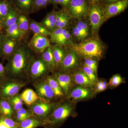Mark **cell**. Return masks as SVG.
<instances>
[{
    "mask_svg": "<svg viewBox=\"0 0 128 128\" xmlns=\"http://www.w3.org/2000/svg\"><path fill=\"white\" fill-rule=\"evenodd\" d=\"M123 78L119 74H116L112 76L110 78L108 82V86L112 89L120 85L124 82Z\"/></svg>",
    "mask_w": 128,
    "mask_h": 128,
    "instance_id": "obj_34",
    "label": "cell"
},
{
    "mask_svg": "<svg viewBox=\"0 0 128 128\" xmlns=\"http://www.w3.org/2000/svg\"><path fill=\"white\" fill-rule=\"evenodd\" d=\"M33 52L38 54H41L50 45V41L47 36L34 34L27 44Z\"/></svg>",
    "mask_w": 128,
    "mask_h": 128,
    "instance_id": "obj_10",
    "label": "cell"
},
{
    "mask_svg": "<svg viewBox=\"0 0 128 128\" xmlns=\"http://www.w3.org/2000/svg\"><path fill=\"white\" fill-rule=\"evenodd\" d=\"M65 28H56L54 30L50 32V42L54 43V42L60 36L63 32Z\"/></svg>",
    "mask_w": 128,
    "mask_h": 128,
    "instance_id": "obj_38",
    "label": "cell"
},
{
    "mask_svg": "<svg viewBox=\"0 0 128 128\" xmlns=\"http://www.w3.org/2000/svg\"><path fill=\"white\" fill-rule=\"evenodd\" d=\"M50 71L41 57L35 58L31 63L28 71V80L33 82L44 79Z\"/></svg>",
    "mask_w": 128,
    "mask_h": 128,
    "instance_id": "obj_6",
    "label": "cell"
},
{
    "mask_svg": "<svg viewBox=\"0 0 128 128\" xmlns=\"http://www.w3.org/2000/svg\"><path fill=\"white\" fill-rule=\"evenodd\" d=\"M4 32L6 36L14 40L19 41L24 38L23 35L18 28L17 22L7 28Z\"/></svg>",
    "mask_w": 128,
    "mask_h": 128,
    "instance_id": "obj_27",
    "label": "cell"
},
{
    "mask_svg": "<svg viewBox=\"0 0 128 128\" xmlns=\"http://www.w3.org/2000/svg\"><path fill=\"white\" fill-rule=\"evenodd\" d=\"M25 85L23 81L6 77L0 83V98L8 99L17 95Z\"/></svg>",
    "mask_w": 128,
    "mask_h": 128,
    "instance_id": "obj_5",
    "label": "cell"
},
{
    "mask_svg": "<svg viewBox=\"0 0 128 128\" xmlns=\"http://www.w3.org/2000/svg\"><path fill=\"white\" fill-rule=\"evenodd\" d=\"M29 30L34 34H39L44 36H50V32L40 23L34 20H29Z\"/></svg>",
    "mask_w": 128,
    "mask_h": 128,
    "instance_id": "obj_25",
    "label": "cell"
},
{
    "mask_svg": "<svg viewBox=\"0 0 128 128\" xmlns=\"http://www.w3.org/2000/svg\"><path fill=\"white\" fill-rule=\"evenodd\" d=\"M34 57L27 45L19 43L13 54L7 60L5 66L6 77L23 81L28 80V70Z\"/></svg>",
    "mask_w": 128,
    "mask_h": 128,
    "instance_id": "obj_1",
    "label": "cell"
},
{
    "mask_svg": "<svg viewBox=\"0 0 128 128\" xmlns=\"http://www.w3.org/2000/svg\"><path fill=\"white\" fill-rule=\"evenodd\" d=\"M36 92L41 98L50 102L56 98L54 92L44 78L33 82Z\"/></svg>",
    "mask_w": 128,
    "mask_h": 128,
    "instance_id": "obj_12",
    "label": "cell"
},
{
    "mask_svg": "<svg viewBox=\"0 0 128 128\" xmlns=\"http://www.w3.org/2000/svg\"><path fill=\"white\" fill-rule=\"evenodd\" d=\"M60 0H51V3L54 6L59 4Z\"/></svg>",
    "mask_w": 128,
    "mask_h": 128,
    "instance_id": "obj_47",
    "label": "cell"
},
{
    "mask_svg": "<svg viewBox=\"0 0 128 128\" xmlns=\"http://www.w3.org/2000/svg\"><path fill=\"white\" fill-rule=\"evenodd\" d=\"M0 120L9 128H18L19 123L16 122L12 118L7 117H0Z\"/></svg>",
    "mask_w": 128,
    "mask_h": 128,
    "instance_id": "obj_36",
    "label": "cell"
},
{
    "mask_svg": "<svg viewBox=\"0 0 128 128\" xmlns=\"http://www.w3.org/2000/svg\"><path fill=\"white\" fill-rule=\"evenodd\" d=\"M88 17L92 34L96 36L100 28L105 21L104 8L98 2L90 4Z\"/></svg>",
    "mask_w": 128,
    "mask_h": 128,
    "instance_id": "obj_4",
    "label": "cell"
},
{
    "mask_svg": "<svg viewBox=\"0 0 128 128\" xmlns=\"http://www.w3.org/2000/svg\"><path fill=\"white\" fill-rule=\"evenodd\" d=\"M5 35V34L4 33H0V57H1L2 54V43H3Z\"/></svg>",
    "mask_w": 128,
    "mask_h": 128,
    "instance_id": "obj_44",
    "label": "cell"
},
{
    "mask_svg": "<svg viewBox=\"0 0 128 128\" xmlns=\"http://www.w3.org/2000/svg\"><path fill=\"white\" fill-rule=\"evenodd\" d=\"M0 128H9L4 123L0 120Z\"/></svg>",
    "mask_w": 128,
    "mask_h": 128,
    "instance_id": "obj_48",
    "label": "cell"
},
{
    "mask_svg": "<svg viewBox=\"0 0 128 128\" xmlns=\"http://www.w3.org/2000/svg\"><path fill=\"white\" fill-rule=\"evenodd\" d=\"M101 0H88L90 4L97 3V2H99Z\"/></svg>",
    "mask_w": 128,
    "mask_h": 128,
    "instance_id": "obj_49",
    "label": "cell"
},
{
    "mask_svg": "<svg viewBox=\"0 0 128 128\" xmlns=\"http://www.w3.org/2000/svg\"><path fill=\"white\" fill-rule=\"evenodd\" d=\"M56 104L48 101L39 100L29 106L33 116L44 121L52 112Z\"/></svg>",
    "mask_w": 128,
    "mask_h": 128,
    "instance_id": "obj_8",
    "label": "cell"
},
{
    "mask_svg": "<svg viewBox=\"0 0 128 128\" xmlns=\"http://www.w3.org/2000/svg\"><path fill=\"white\" fill-rule=\"evenodd\" d=\"M50 3H51V0H43L40 6V10L45 8Z\"/></svg>",
    "mask_w": 128,
    "mask_h": 128,
    "instance_id": "obj_45",
    "label": "cell"
},
{
    "mask_svg": "<svg viewBox=\"0 0 128 128\" xmlns=\"http://www.w3.org/2000/svg\"><path fill=\"white\" fill-rule=\"evenodd\" d=\"M71 0H60L59 4L60 5L62 10H66Z\"/></svg>",
    "mask_w": 128,
    "mask_h": 128,
    "instance_id": "obj_41",
    "label": "cell"
},
{
    "mask_svg": "<svg viewBox=\"0 0 128 128\" xmlns=\"http://www.w3.org/2000/svg\"><path fill=\"white\" fill-rule=\"evenodd\" d=\"M54 43L62 46H70L73 43V37L67 28L64 29L62 34L56 40Z\"/></svg>",
    "mask_w": 128,
    "mask_h": 128,
    "instance_id": "obj_26",
    "label": "cell"
},
{
    "mask_svg": "<svg viewBox=\"0 0 128 128\" xmlns=\"http://www.w3.org/2000/svg\"><path fill=\"white\" fill-rule=\"evenodd\" d=\"M70 50L74 51L81 58L100 59L104 54V45L97 36L88 38L78 43L70 45Z\"/></svg>",
    "mask_w": 128,
    "mask_h": 128,
    "instance_id": "obj_2",
    "label": "cell"
},
{
    "mask_svg": "<svg viewBox=\"0 0 128 128\" xmlns=\"http://www.w3.org/2000/svg\"><path fill=\"white\" fill-rule=\"evenodd\" d=\"M20 96L23 102L28 106L39 100L47 101L40 97L36 92L31 89H25Z\"/></svg>",
    "mask_w": 128,
    "mask_h": 128,
    "instance_id": "obj_18",
    "label": "cell"
},
{
    "mask_svg": "<svg viewBox=\"0 0 128 128\" xmlns=\"http://www.w3.org/2000/svg\"><path fill=\"white\" fill-rule=\"evenodd\" d=\"M89 7L86 0H71L66 10L71 18L82 20L88 17Z\"/></svg>",
    "mask_w": 128,
    "mask_h": 128,
    "instance_id": "obj_7",
    "label": "cell"
},
{
    "mask_svg": "<svg viewBox=\"0 0 128 128\" xmlns=\"http://www.w3.org/2000/svg\"><path fill=\"white\" fill-rule=\"evenodd\" d=\"M73 112L74 108L70 102L56 105L48 117L44 121L43 126L48 128L58 127L71 116Z\"/></svg>",
    "mask_w": 128,
    "mask_h": 128,
    "instance_id": "obj_3",
    "label": "cell"
},
{
    "mask_svg": "<svg viewBox=\"0 0 128 128\" xmlns=\"http://www.w3.org/2000/svg\"><path fill=\"white\" fill-rule=\"evenodd\" d=\"M84 60L83 66L91 69L97 75L98 68V60L91 58H87Z\"/></svg>",
    "mask_w": 128,
    "mask_h": 128,
    "instance_id": "obj_33",
    "label": "cell"
},
{
    "mask_svg": "<svg viewBox=\"0 0 128 128\" xmlns=\"http://www.w3.org/2000/svg\"><path fill=\"white\" fill-rule=\"evenodd\" d=\"M52 52L56 65V69H59L64 59L66 52L63 46L55 44L52 46Z\"/></svg>",
    "mask_w": 128,
    "mask_h": 128,
    "instance_id": "obj_23",
    "label": "cell"
},
{
    "mask_svg": "<svg viewBox=\"0 0 128 128\" xmlns=\"http://www.w3.org/2000/svg\"><path fill=\"white\" fill-rule=\"evenodd\" d=\"M12 6V0H0V22L2 25Z\"/></svg>",
    "mask_w": 128,
    "mask_h": 128,
    "instance_id": "obj_30",
    "label": "cell"
},
{
    "mask_svg": "<svg viewBox=\"0 0 128 128\" xmlns=\"http://www.w3.org/2000/svg\"><path fill=\"white\" fill-rule=\"evenodd\" d=\"M52 76L58 82L64 96H68L72 89L73 83L72 74L59 71L54 72Z\"/></svg>",
    "mask_w": 128,
    "mask_h": 128,
    "instance_id": "obj_13",
    "label": "cell"
},
{
    "mask_svg": "<svg viewBox=\"0 0 128 128\" xmlns=\"http://www.w3.org/2000/svg\"><path fill=\"white\" fill-rule=\"evenodd\" d=\"M56 11L53 10L47 14L45 17L40 22L45 28L51 32L56 28Z\"/></svg>",
    "mask_w": 128,
    "mask_h": 128,
    "instance_id": "obj_21",
    "label": "cell"
},
{
    "mask_svg": "<svg viewBox=\"0 0 128 128\" xmlns=\"http://www.w3.org/2000/svg\"><path fill=\"white\" fill-rule=\"evenodd\" d=\"M43 125V120L32 116L20 122L18 128H36Z\"/></svg>",
    "mask_w": 128,
    "mask_h": 128,
    "instance_id": "obj_24",
    "label": "cell"
},
{
    "mask_svg": "<svg viewBox=\"0 0 128 128\" xmlns=\"http://www.w3.org/2000/svg\"><path fill=\"white\" fill-rule=\"evenodd\" d=\"M73 82L78 86L94 88L95 84L89 80L81 70H76L72 75Z\"/></svg>",
    "mask_w": 128,
    "mask_h": 128,
    "instance_id": "obj_17",
    "label": "cell"
},
{
    "mask_svg": "<svg viewBox=\"0 0 128 128\" xmlns=\"http://www.w3.org/2000/svg\"><path fill=\"white\" fill-rule=\"evenodd\" d=\"M43 0H35L34 5V12L40 10V6Z\"/></svg>",
    "mask_w": 128,
    "mask_h": 128,
    "instance_id": "obj_42",
    "label": "cell"
},
{
    "mask_svg": "<svg viewBox=\"0 0 128 128\" xmlns=\"http://www.w3.org/2000/svg\"><path fill=\"white\" fill-rule=\"evenodd\" d=\"M19 42L12 39L5 35L2 43V54L1 57L7 60L14 52L18 46Z\"/></svg>",
    "mask_w": 128,
    "mask_h": 128,
    "instance_id": "obj_16",
    "label": "cell"
},
{
    "mask_svg": "<svg viewBox=\"0 0 128 128\" xmlns=\"http://www.w3.org/2000/svg\"><path fill=\"white\" fill-rule=\"evenodd\" d=\"M18 28L23 37L26 35L30 31L29 30V20L25 14H20L17 22Z\"/></svg>",
    "mask_w": 128,
    "mask_h": 128,
    "instance_id": "obj_29",
    "label": "cell"
},
{
    "mask_svg": "<svg viewBox=\"0 0 128 128\" xmlns=\"http://www.w3.org/2000/svg\"><path fill=\"white\" fill-rule=\"evenodd\" d=\"M12 6L20 14L29 15L34 12L35 0H12Z\"/></svg>",
    "mask_w": 128,
    "mask_h": 128,
    "instance_id": "obj_15",
    "label": "cell"
},
{
    "mask_svg": "<svg viewBox=\"0 0 128 128\" xmlns=\"http://www.w3.org/2000/svg\"><path fill=\"white\" fill-rule=\"evenodd\" d=\"M4 30H3V27L2 24L0 22V33H4Z\"/></svg>",
    "mask_w": 128,
    "mask_h": 128,
    "instance_id": "obj_50",
    "label": "cell"
},
{
    "mask_svg": "<svg viewBox=\"0 0 128 128\" xmlns=\"http://www.w3.org/2000/svg\"><path fill=\"white\" fill-rule=\"evenodd\" d=\"M7 100L10 104L15 112L23 107V102L20 95L17 94Z\"/></svg>",
    "mask_w": 128,
    "mask_h": 128,
    "instance_id": "obj_32",
    "label": "cell"
},
{
    "mask_svg": "<svg viewBox=\"0 0 128 128\" xmlns=\"http://www.w3.org/2000/svg\"><path fill=\"white\" fill-rule=\"evenodd\" d=\"M75 25L81 35L82 41L89 38L90 28L87 22L82 20H78Z\"/></svg>",
    "mask_w": 128,
    "mask_h": 128,
    "instance_id": "obj_31",
    "label": "cell"
},
{
    "mask_svg": "<svg viewBox=\"0 0 128 128\" xmlns=\"http://www.w3.org/2000/svg\"><path fill=\"white\" fill-rule=\"evenodd\" d=\"M41 55V58L48 66L50 72H54L57 70L52 52V46L48 47Z\"/></svg>",
    "mask_w": 128,
    "mask_h": 128,
    "instance_id": "obj_19",
    "label": "cell"
},
{
    "mask_svg": "<svg viewBox=\"0 0 128 128\" xmlns=\"http://www.w3.org/2000/svg\"><path fill=\"white\" fill-rule=\"evenodd\" d=\"M15 112L7 99L0 98V117L12 118Z\"/></svg>",
    "mask_w": 128,
    "mask_h": 128,
    "instance_id": "obj_22",
    "label": "cell"
},
{
    "mask_svg": "<svg viewBox=\"0 0 128 128\" xmlns=\"http://www.w3.org/2000/svg\"><path fill=\"white\" fill-rule=\"evenodd\" d=\"M128 6V0H123L107 4L104 8L105 21L118 15L126 10Z\"/></svg>",
    "mask_w": 128,
    "mask_h": 128,
    "instance_id": "obj_14",
    "label": "cell"
},
{
    "mask_svg": "<svg viewBox=\"0 0 128 128\" xmlns=\"http://www.w3.org/2000/svg\"><path fill=\"white\" fill-rule=\"evenodd\" d=\"M82 58L74 51L70 50L66 52L59 68V71L70 73L76 70L80 66Z\"/></svg>",
    "mask_w": 128,
    "mask_h": 128,
    "instance_id": "obj_9",
    "label": "cell"
},
{
    "mask_svg": "<svg viewBox=\"0 0 128 128\" xmlns=\"http://www.w3.org/2000/svg\"><path fill=\"white\" fill-rule=\"evenodd\" d=\"M20 14V13L13 6H12L2 24V26L4 32L7 28L16 23Z\"/></svg>",
    "mask_w": 128,
    "mask_h": 128,
    "instance_id": "obj_20",
    "label": "cell"
},
{
    "mask_svg": "<svg viewBox=\"0 0 128 128\" xmlns=\"http://www.w3.org/2000/svg\"><path fill=\"white\" fill-rule=\"evenodd\" d=\"M81 70L84 73L89 80L96 84V82L98 81V80L97 78L95 72L91 69L83 65L82 68Z\"/></svg>",
    "mask_w": 128,
    "mask_h": 128,
    "instance_id": "obj_35",
    "label": "cell"
},
{
    "mask_svg": "<svg viewBox=\"0 0 128 128\" xmlns=\"http://www.w3.org/2000/svg\"><path fill=\"white\" fill-rule=\"evenodd\" d=\"M6 77L5 66L0 62V83Z\"/></svg>",
    "mask_w": 128,
    "mask_h": 128,
    "instance_id": "obj_39",
    "label": "cell"
},
{
    "mask_svg": "<svg viewBox=\"0 0 128 128\" xmlns=\"http://www.w3.org/2000/svg\"><path fill=\"white\" fill-rule=\"evenodd\" d=\"M71 18L66 10H64V16L61 22L57 28H66L68 26L70 20Z\"/></svg>",
    "mask_w": 128,
    "mask_h": 128,
    "instance_id": "obj_37",
    "label": "cell"
},
{
    "mask_svg": "<svg viewBox=\"0 0 128 128\" xmlns=\"http://www.w3.org/2000/svg\"><path fill=\"white\" fill-rule=\"evenodd\" d=\"M44 79L52 90L56 98H61L64 96L59 85L52 76L48 75Z\"/></svg>",
    "mask_w": 128,
    "mask_h": 128,
    "instance_id": "obj_28",
    "label": "cell"
},
{
    "mask_svg": "<svg viewBox=\"0 0 128 128\" xmlns=\"http://www.w3.org/2000/svg\"><path fill=\"white\" fill-rule=\"evenodd\" d=\"M108 87V83L106 82L103 80L102 82V84L98 92V93L102 92L104 91L105 90H106Z\"/></svg>",
    "mask_w": 128,
    "mask_h": 128,
    "instance_id": "obj_43",
    "label": "cell"
},
{
    "mask_svg": "<svg viewBox=\"0 0 128 128\" xmlns=\"http://www.w3.org/2000/svg\"><path fill=\"white\" fill-rule=\"evenodd\" d=\"M123 0H104V3L107 4L110 3H114V2H118L120 1Z\"/></svg>",
    "mask_w": 128,
    "mask_h": 128,
    "instance_id": "obj_46",
    "label": "cell"
},
{
    "mask_svg": "<svg viewBox=\"0 0 128 128\" xmlns=\"http://www.w3.org/2000/svg\"><path fill=\"white\" fill-rule=\"evenodd\" d=\"M18 111L26 118H27L31 116H33L30 110H27L23 107L22 108L18 110Z\"/></svg>",
    "mask_w": 128,
    "mask_h": 128,
    "instance_id": "obj_40",
    "label": "cell"
},
{
    "mask_svg": "<svg viewBox=\"0 0 128 128\" xmlns=\"http://www.w3.org/2000/svg\"><path fill=\"white\" fill-rule=\"evenodd\" d=\"M96 94L93 88L78 86L71 89L67 97L74 102L89 100Z\"/></svg>",
    "mask_w": 128,
    "mask_h": 128,
    "instance_id": "obj_11",
    "label": "cell"
}]
</instances>
